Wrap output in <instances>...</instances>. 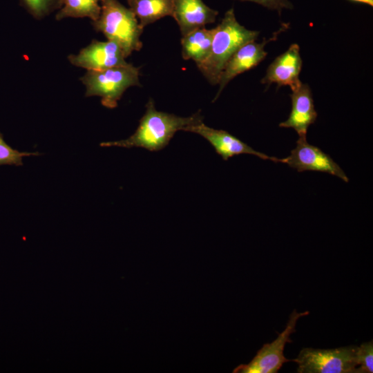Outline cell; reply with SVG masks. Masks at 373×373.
Segmentation results:
<instances>
[{"label": "cell", "mask_w": 373, "mask_h": 373, "mask_svg": "<svg viewBox=\"0 0 373 373\" xmlns=\"http://www.w3.org/2000/svg\"><path fill=\"white\" fill-rule=\"evenodd\" d=\"M214 29L210 54L197 66L211 84L218 85L221 73L231 55L243 44L256 40L260 32L242 26L237 21L233 8L224 13Z\"/></svg>", "instance_id": "7a4b0ae2"}, {"label": "cell", "mask_w": 373, "mask_h": 373, "mask_svg": "<svg viewBox=\"0 0 373 373\" xmlns=\"http://www.w3.org/2000/svg\"><path fill=\"white\" fill-rule=\"evenodd\" d=\"M251 1L259 4L267 9L278 12L281 14L283 10H291L294 5L289 0H240Z\"/></svg>", "instance_id": "ffe728a7"}, {"label": "cell", "mask_w": 373, "mask_h": 373, "mask_svg": "<svg viewBox=\"0 0 373 373\" xmlns=\"http://www.w3.org/2000/svg\"><path fill=\"white\" fill-rule=\"evenodd\" d=\"M349 1L366 4L371 7H373V0H349Z\"/></svg>", "instance_id": "44dd1931"}, {"label": "cell", "mask_w": 373, "mask_h": 373, "mask_svg": "<svg viewBox=\"0 0 373 373\" xmlns=\"http://www.w3.org/2000/svg\"><path fill=\"white\" fill-rule=\"evenodd\" d=\"M203 117L198 112L189 117L158 111L154 102L149 99L146 112L140 120L135 133L129 137L114 142L100 143V146H118L126 149L144 148L150 151H158L165 148L175 133L202 122Z\"/></svg>", "instance_id": "6da1fadb"}, {"label": "cell", "mask_w": 373, "mask_h": 373, "mask_svg": "<svg viewBox=\"0 0 373 373\" xmlns=\"http://www.w3.org/2000/svg\"><path fill=\"white\" fill-rule=\"evenodd\" d=\"M358 346L334 349L303 348L296 358L298 373H354Z\"/></svg>", "instance_id": "5b68a950"}, {"label": "cell", "mask_w": 373, "mask_h": 373, "mask_svg": "<svg viewBox=\"0 0 373 373\" xmlns=\"http://www.w3.org/2000/svg\"><path fill=\"white\" fill-rule=\"evenodd\" d=\"M214 32V28L203 27L183 35L181 39L182 58L194 61L197 66L204 62L210 54Z\"/></svg>", "instance_id": "5bb4252c"}, {"label": "cell", "mask_w": 373, "mask_h": 373, "mask_svg": "<svg viewBox=\"0 0 373 373\" xmlns=\"http://www.w3.org/2000/svg\"><path fill=\"white\" fill-rule=\"evenodd\" d=\"M276 162L287 164L298 172L312 171L327 173L339 178L345 182L349 178L334 160L318 147L310 144L306 136H300L296 146L285 158H277Z\"/></svg>", "instance_id": "52a82bcc"}, {"label": "cell", "mask_w": 373, "mask_h": 373, "mask_svg": "<svg viewBox=\"0 0 373 373\" xmlns=\"http://www.w3.org/2000/svg\"><path fill=\"white\" fill-rule=\"evenodd\" d=\"M357 365L354 373H372L373 372V342L363 343L357 348Z\"/></svg>", "instance_id": "d6986e66"}, {"label": "cell", "mask_w": 373, "mask_h": 373, "mask_svg": "<svg viewBox=\"0 0 373 373\" xmlns=\"http://www.w3.org/2000/svg\"><path fill=\"white\" fill-rule=\"evenodd\" d=\"M122 48L113 41L93 40L77 55L68 56L74 66L87 70H102L127 64Z\"/></svg>", "instance_id": "9c48e42d"}, {"label": "cell", "mask_w": 373, "mask_h": 373, "mask_svg": "<svg viewBox=\"0 0 373 373\" xmlns=\"http://www.w3.org/2000/svg\"><path fill=\"white\" fill-rule=\"evenodd\" d=\"M99 18L92 24L108 40L117 43L126 57L142 47L140 36L143 32L137 19L128 8L117 0H100Z\"/></svg>", "instance_id": "3957f363"}, {"label": "cell", "mask_w": 373, "mask_h": 373, "mask_svg": "<svg viewBox=\"0 0 373 373\" xmlns=\"http://www.w3.org/2000/svg\"><path fill=\"white\" fill-rule=\"evenodd\" d=\"M185 131L197 133L206 139L224 160L241 154L256 155L276 162L277 158L259 152L226 131L215 129L202 122L188 127Z\"/></svg>", "instance_id": "30bf717a"}, {"label": "cell", "mask_w": 373, "mask_h": 373, "mask_svg": "<svg viewBox=\"0 0 373 373\" xmlns=\"http://www.w3.org/2000/svg\"><path fill=\"white\" fill-rule=\"evenodd\" d=\"M100 12V0H62L61 7L55 19L88 17L94 21L99 18Z\"/></svg>", "instance_id": "2e32d148"}, {"label": "cell", "mask_w": 373, "mask_h": 373, "mask_svg": "<svg viewBox=\"0 0 373 373\" xmlns=\"http://www.w3.org/2000/svg\"><path fill=\"white\" fill-rule=\"evenodd\" d=\"M291 91L290 114L285 121L279 124V126L293 128L299 137L306 136L309 126L316 122L318 116L312 93L309 86L303 83Z\"/></svg>", "instance_id": "7c38bea8"}, {"label": "cell", "mask_w": 373, "mask_h": 373, "mask_svg": "<svg viewBox=\"0 0 373 373\" xmlns=\"http://www.w3.org/2000/svg\"><path fill=\"white\" fill-rule=\"evenodd\" d=\"M39 153L21 152L9 146L3 140L0 132V166H22V158L30 155H39Z\"/></svg>", "instance_id": "ac0fdd59"}, {"label": "cell", "mask_w": 373, "mask_h": 373, "mask_svg": "<svg viewBox=\"0 0 373 373\" xmlns=\"http://www.w3.org/2000/svg\"><path fill=\"white\" fill-rule=\"evenodd\" d=\"M128 8L145 26L166 16H173V0H126Z\"/></svg>", "instance_id": "9a60e30c"}, {"label": "cell", "mask_w": 373, "mask_h": 373, "mask_svg": "<svg viewBox=\"0 0 373 373\" xmlns=\"http://www.w3.org/2000/svg\"><path fill=\"white\" fill-rule=\"evenodd\" d=\"M309 312L298 313L294 309L290 314L285 329L278 334L271 343H265L257 352L256 355L247 364H240L233 373H277L285 363L291 361L284 356L283 351L287 343H291L290 335L296 332L298 319L307 316Z\"/></svg>", "instance_id": "8992f818"}, {"label": "cell", "mask_w": 373, "mask_h": 373, "mask_svg": "<svg viewBox=\"0 0 373 373\" xmlns=\"http://www.w3.org/2000/svg\"><path fill=\"white\" fill-rule=\"evenodd\" d=\"M302 64L300 47L293 44L270 64L261 83L267 86L276 84L278 87L288 86L293 90L302 83L299 79Z\"/></svg>", "instance_id": "8fae6325"}, {"label": "cell", "mask_w": 373, "mask_h": 373, "mask_svg": "<svg viewBox=\"0 0 373 373\" xmlns=\"http://www.w3.org/2000/svg\"><path fill=\"white\" fill-rule=\"evenodd\" d=\"M218 12L202 0H173V17L182 36L215 22Z\"/></svg>", "instance_id": "4fadbf2b"}, {"label": "cell", "mask_w": 373, "mask_h": 373, "mask_svg": "<svg viewBox=\"0 0 373 373\" xmlns=\"http://www.w3.org/2000/svg\"><path fill=\"white\" fill-rule=\"evenodd\" d=\"M287 28V23L283 24L271 38L264 39L261 43H257L255 40L241 46L231 55L223 68L218 83L219 88L213 101L219 97L224 87L235 77L254 68L264 60L267 55L265 50L266 44L270 41L276 40L278 35Z\"/></svg>", "instance_id": "ba28073f"}, {"label": "cell", "mask_w": 373, "mask_h": 373, "mask_svg": "<svg viewBox=\"0 0 373 373\" xmlns=\"http://www.w3.org/2000/svg\"><path fill=\"white\" fill-rule=\"evenodd\" d=\"M20 4L37 19H41L59 10L62 0H19Z\"/></svg>", "instance_id": "e0dca14e"}, {"label": "cell", "mask_w": 373, "mask_h": 373, "mask_svg": "<svg viewBox=\"0 0 373 373\" xmlns=\"http://www.w3.org/2000/svg\"><path fill=\"white\" fill-rule=\"evenodd\" d=\"M139 76L140 69L127 63L102 70H87L81 81L86 97H100L104 106L114 108L128 88L140 86Z\"/></svg>", "instance_id": "277c9868"}]
</instances>
